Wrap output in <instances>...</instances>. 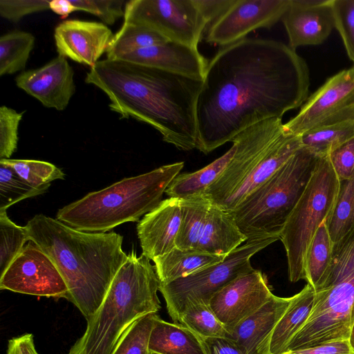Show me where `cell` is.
Here are the masks:
<instances>
[{
	"mask_svg": "<svg viewBox=\"0 0 354 354\" xmlns=\"http://www.w3.org/2000/svg\"><path fill=\"white\" fill-rule=\"evenodd\" d=\"M154 266L132 250L113 277L99 308L86 320L83 335L67 354H112L139 318L161 308Z\"/></svg>",
	"mask_w": 354,
	"mask_h": 354,
	"instance_id": "cell-4",
	"label": "cell"
},
{
	"mask_svg": "<svg viewBox=\"0 0 354 354\" xmlns=\"http://www.w3.org/2000/svg\"><path fill=\"white\" fill-rule=\"evenodd\" d=\"M300 137L303 147L320 157L326 156L333 149L354 137V120L312 129Z\"/></svg>",
	"mask_w": 354,
	"mask_h": 354,
	"instance_id": "cell-31",
	"label": "cell"
},
{
	"mask_svg": "<svg viewBox=\"0 0 354 354\" xmlns=\"http://www.w3.org/2000/svg\"><path fill=\"white\" fill-rule=\"evenodd\" d=\"M169 41L160 33L145 26L124 22L113 35L106 52V59H118L124 54Z\"/></svg>",
	"mask_w": 354,
	"mask_h": 354,
	"instance_id": "cell-28",
	"label": "cell"
},
{
	"mask_svg": "<svg viewBox=\"0 0 354 354\" xmlns=\"http://www.w3.org/2000/svg\"><path fill=\"white\" fill-rule=\"evenodd\" d=\"M127 2L123 0H53L50 1V10L66 17L75 11H82L100 18L106 25H112L124 17Z\"/></svg>",
	"mask_w": 354,
	"mask_h": 354,
	"instance_id": "cell-30",
	"label": "cell"
},
{
	"mask_svg": "<svg viewBox=\"0 0 354 354\" xmlns=\"http://www.w3.org/2000/svg\"><path fill=\"white\" fill-rule=\"evenodd\" d=\"M315 289L309 283L292 297L285 313L277 324L270 341V354H283L307 321L313 307Z\"/></svg>",
	"mask_w": 354,
	"mask_h": 354,
	"instance_id": "cell-23",
	"label": "cell"
},
{
	"mask_svg": "<svg viewBox=\"0 0 354 354\" xmlns=\"http://www.w3.org/2000/svg\"><path fill=\"white\" fill-rule=\"evenodd\" d=\"M148 354H150V353H148Z\"/></svg>",
	"mask_w": 354,
	"mask_h": 354,
	"instance_id": "cell-50",
	"label": "cell"
},
{
	"mask_svg": "<svg viewBox=\"0 0 354 354\" xmlns=\"http://www.w3.org/2000/svg\"><path fill=\"white\" fill-rule=\"evenodd\" d=\"M348 339H349V342H350L352 348L354 350V323H353V324L352 326Z\"/></svg>",
	"mask_w": 354,
	"mask_h": 354,
	"instance_id": "cell-47",
	"label": "cell"
},
{
	"mask_svg": "<svg viewBox=\"0 0 354 354\" xmlns=\"http://www.w3.org/2000/svg\"><path fill=\"white\" fill-rule=\"evenodd\" d=\"M85 82L109 97L111 111L156 129L183 151L196 149V102L202 81L120 59L100 60Z\"/></svg>",
	"mask_w": 354,
	"mask_h": 354,
	"instance_id": "cell-2",
	"label": "cell"
},
{
	"mask_svg": "<svg viewBox=\"0 0 354 354\" xmlns=\"http://www.w3.org/2000/svg\"><path fill=\"white\" fill-rule=\"evenodd\" d=\"M148 351L150 354H205L198 336L178 323L155 317Z\"/></svg>",
	"mask_w": 354,
	"mask_h": 354,
	"instance_id": "cell-24",
	"label": "cell"
},
{
	"mask_svg": "<svg viewBox=\"0 0 354 354\" xmlns=\"http://www.w3.org/2000/svg\"><path fill=\"white\" fill-rule=\"evenodd\" d=\"M29 241L26 229L15 224L7 215L0 212V275L7 269Z\"/></svg>",
	"mask_w": 354,
	"mask_h": 354,
	"instance_id": "cell-37",
	"label": "cell"
},
{
	"mask_svg": "<svg viewBox=\"0 0 354 354\" xmlns=\"http://www.w3.org/2000/svg\"><path fill=\"white\" fill-rule=\"evenodd\" d=\"M15 83L44 106L57 111L68 106L75 92L73 70L61 55L39 68L22 71L16 77Z\"/></svg>",
	"mask_w": 354,
	"mask_h": 354,
	"instance_id": "cell-15",
	"label": "cell"
},
{
	"mask_svg": "<svg viewBox=\"0 0 354 354\" xmlns=\"http://www.w3.org/2000/svg\"><path fill=\"white\" fill-rule=\"evenodd\" d=\"M25 227L29 241L52 259L62 276L68 288L66 299L89 319L128 257L122 250L123 236L113 231L77 230L43 214Z\"/></svg>",
	"mask_w": 354,
	"mask_h": 354,
	"instance_id": "cell-3",
	"label": "cell"
},
{
	"mask_svg": "<svg viewBox=\"0 0 354 354\" xmlns=\"http://www.w3.org/2000/svg\"><path fill=\"white\" fill-rule=\"evenodd\" d=\"M325 223L333 244L354 226V173L339 180L335 204Z\"/></svg>",
	"mask_w": 354,
	"mask_h": 354,
	"instance_id": "cell-29",
	"label": "cell"
},
{
	"mask_svg": "<svg viewBox=\"0 0 354 354\" xmlns=\"http://www.w3.org/2000/svg\"><path fill=\"white\" fill-rule=\"evenodd\" d=\"M182 221L180 199L169 197L145 214L136 227L142 254L149 260L164 255L176 248Z\"/></svg>",
	"mask_w": 354,
	"mask_h": 354,
	"instance_id": "cell-18",
	"label": "cell"
},
{
	"mask_svg": "<svg viewBox=\"0 0 354 354\" xmlns=\"http://www.w3.org/2000/svg\"><path fill=\"white\" fill-rule=\"evenodd\" d=\"M113 35L102 22L80 19L64 20L54 30L58 55L91 68L106 52Z\"/></svg>",
	"mask_w": 354,
	"mask_h": 354,
	"instance_id": "cell-16",
	"label": "cell"
},
{
	"mask_svg": "<svg viewBox=\"0 0 354 354\" xmlns=\"http://www.w3.org/2000/svg\"><path fill=\"white\" fill-rule=\"evenodd\" d=\"M291 297L274 295L258 310L239 322L226 337L234 341L245 354H270L274 329L288 308Z\"/></svg>",
	"mask_w": 354,
	"mask_h": 354,
	"instance_id": "cell-19",
	"label": "cell"
},
{
	"mask_svg": "<svg viewBox=\"0 0 354 354\" xmlns=\"http://www.w3.org/2000/svg\"><path fill=\"white\" fill-rule=\"evenodd\" d=\"M46 191L31 186L11 167L0 161V212L6 211L12 205Z\"/></svg>",
	"mask_w": 354,
	"mask_h": 354,
	"instance_id": "cell-36",
	"label": "cell"
},
{
	"mask_svg": "<svg viewBox=\"0 0 354 354\" xmlns=\"http://www.w3.org/2000/svg\"><path fill=\"white\" fill-rule=\"evenodd\" d=\"M284 133L281 118L261 122L237 135L232 141L236 150L220 177L203 196L221 207Z\"/></svg>",
	"mask_w": 354,
	"mask_h": 354,
	"instance_id": "cell-11",
	"label": "cell"
},
{
	"mask_svg": "<svg viewBox=\"0 0 354 354\" xmlns=\"http://www.w3.org/2000/svg\"><path fill=\"white\" fill-rule=\"evenodd\" d=\"M183 167L184 162H178L123 178L59 209L56 218L86 232H106L124 223L139 221L159 205Z\"/></svg>",
	"mask_w": 354,
	"mask_h": 354,
	"instance_id": "cell-5",
	"label": "cell"
},
{
	"mask_svg": "<svg viewBox=\"0 0 354 354\" xmlns=\"http://www.w3.org/2000/svg\"><path fill=\"white\" fill-rule=\"evenodd\" d=\"M178 324L203 337H225L228 332L209 304L191 303L180 315Z\"/></svg>",
	"mask_w": 354,
	"mask_h": 354,
	"instance_id": "cell-34",
	"label": "cell"
},
{
	"mask_svg": "<svg viewBox=\"0 0 354 354\" xmlns=\"http://www.w3.org/2000/svg\"><path fill=\"white\" fill-rule=\"evenodd\" d=\"M247 241L230 213L210 201L196 250L227 256Z\"/></svg>",
	"mask_w": 354,
	"mask_h": 354,
	"instance_id": "cell-22",
	"label": "cell"
},
{
	"mask_svg": "<svg viewBox=\"0 0 354 354\" xmlns=\"http://www.w3.org/2000/svg\"><path fill=\"white\" fill-rule=\"evenodd\" d=\"M203 15L209 23L221 16L234 0H196Z\"/></svg>",
	"mask_w": 354,
	"mask_h": 354,
	"instance_id": "cell-45",
	"label": "cell"
},
{
	"mask_svg": "<svg viewBox=\"0 0 354 354\" xmlns=\"http://www.w3.org/2000/svg\"><path fill=\"white\" fill-rule=\"evenodd\" d=\"M198 337L205 354H245L236 343L228 337Z\"/></svg>",
	"mask_w": 354,
	"mask_h": 354,
	"instance_id": "cell-43",
	"label": "cell"
},
{
	"mask_svg": "<svg viewBox=\"0 0 354 354\" xmlns=\"http://www.w3.org/2000/svg\"><path fill=\"white\" fill-rule=\"evenodd\" d=\"M48 0H1L0 15L13 23H18L25 16L50 9Z\"/></svg>",
	"mask_w": 354,
	"mask_h": 354,
	"instance_id": "cell-41",
	"label": "cell"
},
{
	"mask_svg": "<svg viewBox=\"0 0 354 354\" xmlns=\"http://www.w3.org/2000/svg\"><path fill=\"white\" fill-rule=\"evenodd\" d=\"M273 294L266 276L259 270L241 274L218 291L209 306L230 332L263 306Z\"/></svg>",
	"mask_w": 354,
	"mask_h": 354,
	"instance_id": "cell-14",
	"label": "cell"
},
{
	"mask_svg": "<svg viewBox=\"0 0 354 354\" xmlns=\"http://www.w3.org/2000/svg\"><path fill=\"white\" fill-rule=\"evenodd\" d=\"M124 21L149 28L168 41L198 48L209 23L196 0H131Z\"/></svg>",
	"mask_w": 354,
	"mask_h": 354,
	"instance_id": "cell-9",
	"label": "cell"
},
{
	"mask_svg": "<svg viewBox=\"0 0 354 354\" xmlns=\"http://www.w3.org/2000/svg\"><path fill=\"white\" fill-rule=\"evenodd\" d=\"M6 354H12L11 350L8 346Z\"/></svg>",
	"mask_w": 354,
	"mask_h": 354,
	"instance_id": "cell-48",
	"label": "cell"
},
{
	"mask_svg": "<svg viewBox=\"0 0 354 354\" xmlns=\"http://www.w3.org/2000/svg\"><path fill=\"white\" fill-rule=\"evenodd\" d=\"M309 71L288 45L244 38L208 61L196 102L198 145L207 154L261 122L307 100Z\"/></svg>",
	"mask_w": 354,
	"mask_h": 354,
	"instance_id": "cell-1",
	"label": "cell"
},
{
	"mask_svg": "<svg viewBox=\"0 0 354 354\" xmlns=\"http://www.w3.org/2000/svg\"><path fill=\"white\" fill-rule=\"evenodd\" d=\"M319 158L301 147L267 181L228 212L248 241L279 239Z\"/></svg>",
	"mask_w": 354,
	"mask_h": 354,
	"instance_id": "cell-6",
	"label": "cell"
},
{
	"mask_svg": "<svg viewBox=\"0 0 354 354\" xmlns=\"http://www.w3.org/2000/svg\"><path fill=\"white\" fill-rule=\"evenodd\" d=\"M35 42L34 35L24 30H13L1 35L0 75H11L24 71Z\"/></svg>",
	"mask_w": 354,
	"mask_h": 354,
	"instance_id": "cell-27",
	"label": "cell"
},
{
	"mask_svg": "<svg viewBox=\"0 0 354 354\" xmlns=\"http://www.w3.org/2000/svg\"><path fill=\"white\" fill-rule=\"evenodd\" d=\"M277 238L247 241L218 263L207 266L167 283H160L167 313L174 323H178L185 307L191 303L209 304L212 297L239 276L254 270L250 259Z\"/></svg>",
	"mask_w": 354,
	"mask_h": 354,
	"instance_id": "cell-8",
	"label": "cell"
},
{
	"mask_svg": "<svg viewBox=\"0 0 354 354\" xmlns=\"http://www.w3.org/2000/svg\"><path fill=\"white\" fill-rule=\"evenodd\" d=\"M283 354H290V353H283Z\"/></svg>",
	"mask_w": 354,
	"mask_h": 354,
	"instance_id": "cell-49",
	"label": "cell"
},
{
	"mask_svg": "<svg viewBox=\"0 0 354 354\" xmlns=\"http://www.w3.org/2000/svg\"><path fill=\"white\" fill-rule=\"evenodd\" d=\"M328 157L339 180L349 178L354 173V137L330 151Z\"/></svg>",
	"mask_w": 354,
	"mask_h": 354,
	"instance_id": "cell-42",
	"label": "cell"
},
{
	"mask_svg": "<svg viewBox=\"0 0 354 354\" xmlns=\"http://www.w3.org/2000/svg\"><path fill=\"white\" fill-rule=\"evenodd\" d=\"M235 150L233 143L226 153L205 167L191 173L179 174L169 184L165 194L179 199L203 195L225 169Z\"/></svg>",
	"mask_w": 354,
	"mask_h": 354,
	"instance_id": "cell-26",
	"label": "cell"
},
{
	"mask_svg": "<svg viewBox=\"0 0 354 354\" xmlns=\"http://www.w3.org/2000/svg\"><path fill=\"white\" fill-rule=\"evenodd\" d=\"M339 180L328 156L320 157L308 184L281 232L289 280H306L305 259L310 243L335 202Z\"/></svg>",
	"mask_w": 354,
	"mask_h": 354,
	"instance_id": "cell-7",
	"label": "cell"
},
{
	"mask_svg": "<svg viewBox=\"0 0 354 354\" xmlns=\"http://www.w3.org/2000/svg\"><path fill=\"white\" fill-rule=\"evenodd\" d=\"M24 112L0 107V159H10L17 148L18 129Z\"/></svg>",
	"mask_w": 354,
	"mask_h": 354,
	"instance_id": "cell-40",
	"label": "cell"
},
{
	"mask_svg": "<svg viewBox=\"0 0 354 354\" xmlns=\"http://www.w3.org/2000/svg\"><path fill=\"white\" fill-rule=\"evenodd\" d=\"M11 167L15 172L31 186L47 190L50 183L64 180V171L48 162L29 159H0Z\"/></svg>",
	"mask_w": 354,
	"mask_h": 354,
	"instance_id": "cell-35",
	"label": "cell"
},
{
	"mask_svg": "<svg viewBox=\"0 0 354 354\" xmlns=\"http://www.w3.org/2000/svg\"><path fill=\"white\" fill-rule=\"evenodd\" d=\"M302 147L300 136L283 133L220 207L230 212L267 181Z\"/></svg>",
	"mask_w": 354,
	"mask_h": 354,
	"instance_id": "cell-21",
	"label": "cell"
},
{
	"mask_svg": "<svg viewBox=\"0 0 354 354\" xmlns=\"http://www.w3.org/2000/svg\"><path fill=\"white\" fill-rule=\"evenodd\" d=\"M290 0H234L211 25L207 42L226 46L259 28H270L282 19Z\"/></svg>",
	"mask_w": 354,
	"mask_h": 354,
	"instance_id": "cell-13",
	"label": "cell"
},
{
	"mask_svg": "<svg viewBox=\"0 0 354 354\" xmlns=\"http://www.w3.org/2000/svg\"><path fill=\"white\" fill-rule=\"evenodd\" d=\"M290 354H354L349 339L331 342L288 352Z\"/></svg>",
	"mask_w": 354,
	"mask_h": 354,
	"instance_id": "cell-44",
	"label": "cell"
},
{
	"mask_svg": "<svg viewBox=\"0 0 354 354\" xmlns=\"http://www.w3.org/2000/svg\"><path fill=\"white\" fill-rule=\"evenodd\" d=\"M332 8L335 28L339 32L348 56L354 64V0H333Z\"/></svg>",
	"mask_w": 354,
	"mask_h": 354,
	"instance_id": "cell-39",
	"label": "cell"
},
{
	"mask_svg": "<svg viewBox=\"0 0 354 354\" xmlns=\"http://www.w3.org/2000/svg\"><path fill=\"white\" fill-rule=\"evenodd\" d=\"M227 256L176 247L169 252L155 258L153 261L160 283L165 284L220 263Z\"/></svg>",
	"mask_w": 354,
	"mask_h": 354,
	"instance_id": "cell-25",
	"label": "cell"
},
{
	"mask_svg": "<svg viewBox=\"0 0 354 354\" xmlns=\"http://www.w3.org/2000/svg\"><path fill=\"white\" fill-rule=\"evenodd\" d=\"M157 313L137 319L125 332L112 354H148L149 340Z\"/></svg>",
	"mask_w": 354,
	"mask_h": 354,
	"instance_id": "cell-38",
	"label": "cell"
},
{
	"mask_svg": "<svg viewBox=\"0 0 354 354\" xmlns=\"http://www.w3.org/2000/svg\"><path fill=\"white\" fill-rule=\"evenodd\" d=\"M12 354H39L37 351L34 336L31 333H25L8 340V346Z\"/></svg>",
	"mask_w": 354,
	"mask_h": 354,
	"instance_id": "cell-46",
	"label": "cell"
},
{
	"mask_svg": "<svg viewBox=\"0 0 354 354\" xmlns=\"http://www.w3.org/2000/svg\"><path fill=\"white\" fill-rule=\"evenodd\" d=\"M118 59L203 81L208 61L198 48L167 41L138 49Z\"/></svg>",
	"mask_w": 354,
	"mask_h": 354,
	"instance_id": "cell-17",
	"label": "cell"
},
{
	"mask_svg": "<svg viewBox=\"0 0 354 354\" xmlns=\"http://www.w3.org/2000/svg\"><path fill=\"white\" fill-rule=\"evenodd\" d=\"M332 1L311 7L301 5L299 0H290L282 21L289 44L293 50L301 46L323 43L335 28Z\"/></svg>",
	"mask_w": 354,
	"mask_h": 354,
	"instance_id": "cell-20",
	"label": "cell"
},
{
	"mask_svg": "<svg viewBox=\"0 0 354 354\" xmlns=\"http://www.w3.org/2000/svg\"><path fill=\"white\" fill-rule=\"evenodd\" d=\"M354 120V66L328 79L283 124L285 133L300 136L312 129Z\"/></svg>",
	"mask_w": 354,
	"mask_h": 354,
	"instance_id": "cell-10",
	"label": "cell"
},
{
	"mask_svg": "<svg viewBox=\"0 0 354 354\" xmlns=\"http://www.w3.org/2000/svg\"><path fill=\"white\" fill-rule=\"evenodd\" d=\"M333 243L324 221L317 230L308 248L305 259L306 281L314 289L330 264Z\"/></svg>",
	"mask_w": 354,
	"mask_h": 354,
	"instance_id": "cell-33",
	"label": "cell"
},
{
	"mask_svg": "<svg viewBox=\"0 0 354 354\" xmlns=\"http://www.w3.org/2000/svg\"><path fill=\"white\" fill-rule=\"evenodd\" d=\"M182 221L176 241V247L182 250H196L201 226L210 201L204 196L180 199Z\"/></svg>",
	"mask_w": 354,
	"mask_h": 354,
	"instance_id": "cell-32",
	"label": "cell"
},
{
	"mask_svg": "<svg viewBox=\"0 0 354 354\" xmlns=\"http://www.w3.org/2000/svg\"><path fill=\"white\" fill-rule=\"evenodd\" d=\"M0 289L38 297L66 299L68 288L52 259L29 241L0 275Z\"/></svg>",
	"mask_w": 354,
	"mask_h": 354,
	"instance_id": "cell-12",
	"label": "cell"
}]
</instances>
